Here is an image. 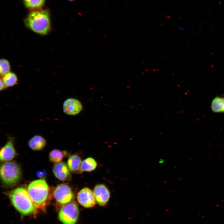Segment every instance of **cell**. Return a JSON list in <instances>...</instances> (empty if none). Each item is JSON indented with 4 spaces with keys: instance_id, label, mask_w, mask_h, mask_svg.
<instances>
[{
    "instance_id": "cell-1",
    "label": "cell",
    "mask_w": 224,
    "mask_h": 224,
    "mask_svg": "<svg viewBox=\"0 0 224 224\" xmlns=\"http://www.w3.org/2000/svg\"><path fill=\"white\" fill-rule=\"evenodd\" d=\"M27 191L37 209L44 212L51 197L50 189L45 180L41 179L31 182L28 186Z\"/></svg>"
},
{
    "instance_id": "cell-2",
    "label": "cell",
    "mask_w": 224,
    "mask_h": 224,
    "mask_svg": "<svg viewBox=\"0 0 224 224\" xmlns=\"http://www.w3.org/2000/svg\"><path fill=\"white\" fill-rule=\"evenodd\" d=\"M7 195L13 206L21 214L29 215L37 211V208L25 188H15L8 192Z\"/></svg>"
},
{
    "instance_id": "cell-3",
    "label": "cell",
    "mask_w": 224,
    "mask_h": 224,
    "mask_svg": "<svg viewBox=\"0 0 224 224\" xmlns=\"http://www.w3.org/2000/svg\"><path fill=\"white\" fill-rule=\"evenodd\" d=\"M25 23L30 30L40 35L47 34L51 28L49 13L44 10L30 12L25 19Z\"/></svg>"
},
{
    "instance_id": "cell-4",
    "label": "cell",
    "mask_w": 224,
    "mask_h": 224,
    "mask_svg": "<svg viewBox=\"0 0 224 224\" xmlns=\"http://www.w3.org/2000/svg\"><path fill=\"white\" fill-rule=\"evenodd\" d=\"M0 175L3 184L6 186L12 187L17 183L21 175L20 166L13 161H8L2 164Z\"/></svg>"
},
{
    "instance_id": "cell-5",
    "label": "cell",
    "mask_w": 224,
    "mask_h": 224,
    "mask_svg": "<svg viewBox=\"0 0 224 224\" xmlns=\"http://www.w3.org/2000/svg\"><path fill=\"white\" fill-rule=\"evenodd\" d=\"M79 216V210L76 203L69 202L64 204L60 209L59 218L63 224H75Z\"/></svg>"
},
{
    "instance_id": "cell-6",
    "label": "cell",
    "mask_w": 224,
    "mask_h": 224,
    "mask_svg": "<svg viewBox=\"0 0 224 224\" xmlns=\"http://www.w3.org/2000/svg\"><path fill=\"white\" fill-rule=\"evenodd\" d=\"M53 196L58 203L65 204L70 202L73 197V193L68 185L62 184L58 185L54 191Z\"/></svg>"
},
{
    "instance_id": "cell-7",
    "label": "cell",
    "mask_w": 224,
    "mask_h": 224,
    "mask_svg": "<svg viewBox=\"0 0 224 224\" xmlns=\"http://www.w3.org/2000/svg\"><path fill=\"white\" fill-rule=\"evenodd\" d=\"M77 199L78 203L85 208L92 207L96 204V200L93 192L88 188H83L79 192Z\"/></svg>"
},
{
    "instance_id": "cell-8",
    "label": "cell",
    "mask_w": 224,
    "mask_h": 224,
    "mask_svg": "<svg viewBox=\"0 0 224 224\" xmlns=\"http://www.w3.org/2000/svg\"><path fill=\"white\" fill-rule=\"evenodd\" d=\"M93 193L96 202L99 205L103 206L106 204L110 198V191L105 185H96L93 189Z\"/></svg>"
},
{
    "instance_id": "cell-9",
    "label": "cell",
    "mask_w": 224,
    "mask_h": 224,
    "mask_svg": "<svg viewBox=\"0 0 224 224\" xmlns=\"http://www.w3.org/2000/svg\"><path fill=\"white\" fill-rule=\"evenodd\" d=\"M82 108L81 102L74 98H69L63 102V109L66 114L70 115H76L80 112Z\"/></svg>"
},
{
    "instance_id": "cell-10",
    "label": "cell",
    "mask_w": 224,
    "mask_h": 224,
    "mask_svg": "<svg viewBox=\"0 0 224 224\" xmlns=\"http://www.w3.org/2000/svg\"><path fill=\"white\" fill-rule=\"evenodd\" d=\"M16 155L14 145V139L10 138L7 143L2 148L0 152V159L2 161H9Z\"/></svg>"
},
{
    "instance_id": "cell-11",
    "label": "cell",
    "mask_w": 224,
    "mask_h": 224,
    "mask_svg": "<svg viewBox=\"0 0 224 224\" xmlns=\"http://www.w3.org/2000/svg\"><path fill=\"white\" fill-rule=\"evenodd\" d=\"M53 172L55 176L61 180L68 181L71 179L70 170L64 162L55 163L53 167Z\"/></svg>"
},
{
    "instance_id": "cell-12",
    "label": "cell",
    "mask_w": 224,
    "mask_h": 224,
    "mask_svg": "<svg viewBox=\"0 0 224 224\" xmlns=\"http://www.w3.org/2000/svg\"><path fill=\"white\" fill-rule=\"evenodd\" d=\"M46 142V140L42 136L36 135L30 139L28 144L32 150L38 151L43 148L45 146Z\"/></svg>"
},
{
    "instance_id": "cell-13",
    "label": "cell",
    "mask_w": 224,
    "mask_h": 224,
    "mask_svg": "<svg viewBox=\"0 0 224 224\" xmlns=\"http://www.w3.org/2000/svg\"><path fill=\"white\" fill-rule=\"evenodd\" d=\"M82 162L80 157L77 155L74 154L70 156L67 161V166L70 171L73 173L81 172L80 169Z\"/></svg>"
},
{
    "instance_id": "cell-14",
    "label": "cell",
    "mask_w": 224,
    "mask_h": 224,
    "mask_svg": "<svg viewBox=\"0 0 224 224\" xmlns=\"http://www.w3.org/2000/svg\"><path fill=\"white\" fill-rule=\"evenodd\" d=\"M97 163L93 158L89 157L83 160L80 166L81 172H90L94 170L96 167Z\"/></svg>"
},
{
    "instance_id": "cell-15",
    "label": "cell",
    "mask_w": 224,
    "mask_h": 224,
    "mask_svg": "<svg viewBox=\"0 0 224 224\" xmlns=\"http://www.w3.org/2000/svg\"><path fill=\"white\" fill-rule=\"evenodd\" d=\"M211 107L212 111L214 112H224V97H215L212 101Z\"/></svg>"
},
{
    "instance_id": "cell-16",
    "label": "cell",
    "mask_w": 224,
    "mask_h": 224,
    "mask_svg": "<svg viewBox=\"0 0 224 224\" xmlns=\"http://www.w3.org/2000/svg\"><path fill=\"white\" fill-rule=\"evenodd\" d=\"M2 80L6 87L13 86L17 83L18 78L13 72H9L3 76Z\"/></svg>"
},
{
    "instance_id": "cell-17",
    "label": "cell",
    "mask_w": 224,
    "mask_h": 224,
    "mask_svg": "<svg viewBox=\"0 0 224 224\" xmlns=\"http://www.w3.org/2000/svg\"><path fill=\"white\" fill-rule=\"evenodd\" d=\"M65 152L58 149H54L49 153V160L55 163L61 162L66 155Z\"/></svg>"
},
{
    "instance_id": "cell-18",
    "label": "cell",
    "mask_w": 224,
    "mask_h": 224,
    "mask_svg": "<svg viewBox=\"0 0 224 224\" xmlns=\"http://www.w3.org/2000/svg\"><path fill=\"white\" fill-rule=\"evenodd\" d=\"M45 0H24L26 6L28 8L36 9L41 7Z\"/></svg>"
},
{
    "instance_id": "cell-19",
    "label": "cell",
    "mask_w": 224,
    "mask_h": 224,
    "mask_svg": "<svg viewBox=\"0 0 224 224\" xmlns=\"http://www.w3.org/2000/svg\"><path fill=\"white\" fill-rule=\"evenodd\" d=\"M10 70L9 62L5 59H1L0 61V74L3 76L9 72Z\"/></svg>"
},
{
    "instance_id": "cell-20",
    "label": "cell",
    "mask_w": 224,
    "mask_h": 224,
    "mask_svg": "<svg viewBox=\"0 0 224 224\" xmlns=\"http://www.w3.org/2000/svg\"><path fill=\"white\" fill-rule=\"evenodd\" d=\"M0 90L1 91H2L4 90L6 87L2 79H0Z\"/></svg>"
},
{
    "instance_id": "cell-21",
    "label": "cell",
    "mask_w": 224,
    "mask_h": 224,
    "mask_svg": "<svg viewBox=\"0 0 224 224\" xmlns=\"http://www.w3.org/2000/svg\"><path fill=\"white\" fill-rule=\"evenodd\" d=\"M164 162V160L163 159H160V161H159V162L160 163H163Z\"/></svg>"
},
{
    "instance_id": "cell-22",
    "label": "cell",
    "mask_w": 224,
    "mask_h": 224,
    "mask_svg": "<svg viewBox=\"0 0 224 224\" xmlns=\"http://www.w3.org/2000/svg\"><path fill=\"white\" fill-rule=\"evenodd\" d=\"M69 0V1H72L73 0Z\"/></svg>"
}]
</instances>
